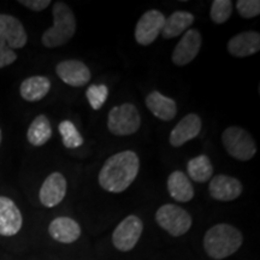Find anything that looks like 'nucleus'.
Wrapping results in <instances>:
<instances>
[{"label":"nucleus","instance_id":"393cba45","mask_svg":"<svg viewBox=\"0 0 260 260\" xmlns=\"http://www.w3.org/2000/svg\"><path fill=\"white\" fill-rule=\"evenodd\" d=\"M234 4L230 0H214L210 10V17L213 23L224 24L232 17Z\"/></svg>","mask_w":260,"mask_h":260},{"label":"nucleus","instance_id":"6e6552de","mask_svg":"<svg viewBox=\"0 0 260 260\" xmlns=\"http://www.w3.org/2000/svg\"><path fill=\"white\" fill-rule=\"evenodd\" d=\"M165 17L158 10H149L140 17L135 27V40L141 46H149L157 40L164 27Z\"/></svg>","mask_w":260,"mask_h":260},{"label":"nucleus","instance_id":"aec40b11","mask_svg":"<svg viewBox=\"0 0 260 260\" xmlns=\"http://www.w3.org/2000/svg\"><path fill=\"white\" fill-rule=\"evenodd\" d=\"M51 90V81L46 76H31L25 79L19 87V94L25 102L37 103L44 99Z\"/></svg>","mask_w":260,"mask_h":260},{"label":"nucleus","instance_id":"f257e3e1","mask_svg":"<svg viewBox=\"0 0 260 260\" xmlns=\"http://www.w3.org/2000/svg\"><path fill=\"white\" fill-rule=\"evenodd\" d=\"M140 170L139 155L134 151H123L113 154L104 162L98 181L104 190L122 193L132 186Z\"/></svg>","mask_w":260,"mask_h":260},{"label":"nucleus","instance_id":"f3484780","mask_svg":"<svg viewBox=\"0 0 260 260\" xmlns=\"http://www.w3.org/2000/svg\"><path fill=\"white\" fill-rule=\"evenodd\" d=\"M48 233L58 242L74 243L80 239L81 226L70 217H57L50 223Z\"/></svg>","mask_w":260,"mask_h":260},{"label":"nucleus","instance_id":"6ab92c4d","mask_svg":"<svg viewBox=\"0 0 260 260\" xmlns=\"http://www.w3.org/2000/svg\"><path fill=\"white\" fill-rule=\"evenodd\" d=\"M168 190L170 197L178 203H188L194 198V187L186 174L175 170L168 177Z\"/></svg>","mask_w":260,"mask_h":260},{"label":"nucleus","instance_id":"b1692460","mask_svg":"<svg viewBox=\"0 0 260 260\" xmlns=\"http://www.w3.org/2000/svg\"><path fill=\"white\" fill-rule=\"evenodd\" d=\"M59 134L61 136V141L67 148L73 149L81 147L83 145L84 140L76 126L71 121H61L58 126Z\"/></svg>","mask_w":260,"mask_h":260},{"label":"nucleus","instance_id":"0eeeda50","mask_svg":"<svg viewBox=\"0 0 260 260\" xmlns=\"http://www.w3.org/2000/svg\"><path fill=\"white\" fill-rule=\"evenodd\" d=\"M144 230V223L135 214L125 217L112 234L113 246L121 252H129L136 246Z\"/></svg>","mask_w":260,"mask_h":260},{"label":"nucleus","instance_id":"bb28decb","mask_svg":"<svg viewBox=\"0 0 260 260\" xmlns=\"http://www.w3.org/2000/svg\"><path fill=\"white\" fill-rule=\"evenodd\" d=\"M236 10L243 18H254L260 15L259 0H239L236 2Z\"/></svg>","mask_w":260,"mask_h":260},{"label":"nucleus","instance_id":"cd10ccee","mask_svg":"<svg viewBox=\"0 0 260 260\" xmlns=\"http://www.w3.org/2000/svg\"><path fill=\"white\" fill-rule=\"evenodd\" d=\"M16 60H17V53L6 45H0V69L9 67Z\"/></svg>","mask_w":260,"mask_h":260},{"label":"nucleus","instance_id":"4468645a","mask_svg":"<svg viewBox=\"0 0 260 260\" xmlns=\"http://www.w3.org/2000/svg\"><path fill=\"white\" fill-rule=\"evenodd\" d=\"M243 186L237 178L228 175H217L211 178L209 193L214 200L233 201L242 194Z\"/></svg>","mask_w":260,"mask_h":260},{"label":"nucleus","instance_id":"7ed1b4c3","mask_svg":"<svg viewBox=\"0 0 260 260\" xmlns=\"http://www.w3.org/2000/svg\"><path fill=\"white\" fill-rule=\"evenodd\" d=\"M53 25L42 34L41 42L45 47L56 48L68 44L76 32V18L69 6L63 2L54 3Z\"/></svg>","mask_w":260,"mask_h":260},{"label":"nucleus","instance_id":"c756f323","mask_svg":"<svg viewBox=\"0 0 260 260\" xmlns=\"http://www.w3.org/2000/svg\"><path fill=\"white\" fill-rule=\"evenodd\" d=\"M2 141H3V134H2V130H0V145H2Z\"/></svg>","mask_w":260,"mask_h":260},{"label":"nucleus","instance_id":"2eb2a0df","mask_svg":"<svg viewBox=\"0 0 260 260\" xmlns=\"http://www.w3.org/2000/svg\"><path fill=\"white\" fill-rule=\"evenodd\" d=\"M201 126H203V121L197 113H188L171 130L169 138L170 145L174 147H181L186 142L198 138Z\"/></svg>","mask_w":260,"mask_h":260},{"label":"nucleus","instance_id":"ddd939ff","mask_svg":"<svg viewBox=\"0 0 260 260\" xmlns=\"http://www.w3.org/2000/svg\"><path fill=\"white\" fill-rule=\"evenodd\" d=\"M23 225V217L14 201L0 195V235L14 236Z\"/></svg>","mask_w":260,"mask_h":260},{"label":"nucleus","instance_id":"f8f14e48","mask_svg":"<svg viewBox=\"0 0 260 260\" xmlns=\"http://www.w3.org/2000/svg\"><path fill=\"white\" fill-rule=\"evenodd\" d=\"M56 73L65 84L71 87H82L92 79L89 68L77 59H68L58 63Z\"/></svg>","mask_w":260,"mask_h":260},{"label":"nucleus","instance_id":"a878e982","mask_svg":"<svg viewBox=\"0 0 260 260\" xmlns=\"http://www.w3.org/2000/svg\"><path fill=\"white\" fill-rule=\"evenodd\" d=\"M86 96L93 110H100L109 96V88L106 84H92L86 90Z\"/></svg>","mask_w":260,"mask_h":260},{"label":"nucleus","instance_id":"a211bd4d","mask_svg":"<svg viewBox=\"0 0 260 260\" xmlns=\"http://www.w3.org/2000/svg\"><path fill=\"white\" fill-rule=\"evenodd\" d=\"M146 106L160 121H171L177 115V104L171 98L165 96L158 90L151 92L146 96Z\"/></svg>","mask_w":260,"mask_h":260},{"label":"nucleus","instance_id":"39448f33","mask_svg":"<svg viewBox=\"0 0 260 260\" xmlns=\"http://www.w3.org/2000/svg\"><path fill=\"white\" fill-rule=\"evenodd\" d=\"M222 142L229 155L236 160L248 161L256 153L254 139L241 126H229L223 132Z\"/></svg>","mask_w":260,"mask_h":260},{"label":"nucleus","instance_id":"c85d7f7f","mask_svg":"<svg viewBox=\"0 0 260 260\" xmlns=\"http://www.w3.org/2000/svg\"><path fill=\"white\" fill-rule=\"evenodd\" d=\"M18 3L23 5L24 8L35 12L44 11L45 9H47L51 5V0H19Z\"/></svg>","mask_w":260,"mask_h":260},{"label":"nucleus","instance_id":"9d476101","mask_svg":"<svg viewBox=\"0 0 260 260\" xmlns=\"http://www.w3.org/2000/svg\"><path fill=\"white\" fill-rule=\"evenodd\" d=\"M203 38L197 29H188L172 52V63L177 67H184L197 58L200 52Z\"/></svg>","mask_w":260,"mask_h":260},{"label":"nucleus","instance_id":"423d86ee","mask_svg":"<svg viewBox=\"0 0 260 260\" xmlns=\"http://www.w3.org/2000/svg\"><path fill=\"white\" fill-rule=\"evenodd\" d=\"M155 220L159 226L175 237L188 233L193 223L190 214L174 204H165L159 207L155 212Z\"/></svg>","mask_w":260,"mask_h":260},{"label":"nucleus","instance_id":"20e7f679","mask_svg":"<svg viewBox=\"0 0 260 260\" xmlns=\"http://www.w3.org/2000/svg\"><path fill=\"white\" fill-rule=\"evenodd\" d=\"M141 126V117L138 107L130 103L115 106L107 116V128L116 136L135 134Z\"/></svg>","mask_w":260,"mask_h":260},{"label":"nucleus","instance_id":"dca6fc26","mask_svg":"<svg viewBox=\"0 0 260 260\" xmlns=\"http://www.w3.org/2000/svg\"><path fill=\"white\" fill-rule=\"evenodd\" d=\"M260 50V34L249 30L236 34L228 42V52L233 57L245 58L255 54Z\"/></svg>","mask_w":260,"mask_h":260},{"label":"nucleus","instance_id":"5701e85b","mask_svg":"<svg viewBox=\"0 0 260 260\" xmlns=\"http://www.w3.org/2000/svg\"><path fill=\"white\" fill-rule=\"evenodd\" d=\"M187 171L188 178H191L198 183H205L213 176V165L207 155L200 154L188 161Z\"/></svg>","mask_w":260,"mask_h":260},{"label":"nucleus","instance_id":"9b49d317","mask_svg":"<svg viewBox=\"0 0 260 260\" xmlns=\"http://www.w3.org/2000/svg\"><path fill=\"white\" fill-rule=\"evenodd\" d=\"M67 189L68 182L64 175L58 171L52 172L42 183L40 191H39V199L45 207L51 209L63 201L67 195Z\"/></svg>","mask_w":260,"mask_h":260},{"label":"nucleus","instance_id":"412c9836","mask_svg":"<svg viewBox=\"0 0 260 260\" xmlns=\"http://www.w3.org/2000/svg\"><path fill=\"white\" fill-rule=\"evenodd\" d=\"M194 15L188 11H175L165 19L164 27L161 29V37L167 40L177 38L183 34L194 23Z\"/></svg>","mask_w":260,"mask_h":260},{"label":"nucleus","instance_id":"1a4fd4ad","mask_svg":"<svg viewBox=\"0 0 260 260\" xmlns=\"http://www.w3.org/2000/svg\"><path fill=\"white\" fill-rule=\"evenodd\" d=\"M27 41L28 35L22 22L15 16L0 14V45L18 50L23 48Z\"/></svg>","mask_w":260,"mask_h":260},{"label":"nucleus","instance_id":"4be33fe9","mask_svg":"<svg viewBox=\"0 0 260 260\" xmlns=\"http://www.w3.org/2000/svg\"><path fill=\"white\" fill-rule=\"evenodd\" d=\"M52 138V125L50 119L45 115H39L29 125L27 132V139L29 144L40 147L47 144L48 140Z\"/></svg>","mask_w":260,"mask_h":260},{"label":"nucleus","instance_id":"f03ea898","mask_svg":"<svg viewBox=\"0 0 260 260\" xmlns=\"http://www.w3.org/2000/svg\"><path fill=\"white\" fill-rule=\"evenodd\" d=\"M243 236L235 226L226 223L213 225L204 236V248L212 259L222 260L233 255L242 246Z\"/></svg>","mask_w":260,"mask_h":260}]
</instances>
